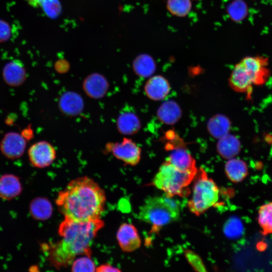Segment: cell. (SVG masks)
<instances>
[{"label": "cell", "mask_w": 272, "mask_h": 272, "mask_svg": "<svg viewBox=\"0 0 272 272\" xmlns=\"http://www.w3.org/2000/svg\"><path fill=\"white\" fill-rule=\"evenodd\" d=\"M227 12L230 18L234 22L243 20L247 13V7L242 0H234L227 7Z\"/></svg>", "instance_id": "25"}, {"label": "cell", "mask_w": 272, "mask_h": 272, "mask_svg": "<svg viewBox=\"0 0 272 272\" xmlns=\"http://www.w3.org/2000/svg\"><path fill=\"white\" fill-rule=\"evenodd\" d=\"M219 197V190L216 184L200 169L194 185L192 196L188 203L190 211L199 215L216 203Z\"/></svg>", "instance_id": "6"}, {"label": "cell", "mask_w": 272, "mask_h": 272, "mask_svg": "<svg viewBox=\"0 0 272 272\" xmlns=\"http://www.w3.org/2000/svg\"><path fill=\"white\" fill-rule=\"evenodd\" d=\"M105 151L131 166L136 165L141 160V149L133 141L127 137L123 138L121 141L107 144Z\"/></svg>", "instance_id": "7"}, {"label": "cell", "mask_w": 272, "mask_h": 272, "mask_svg": "<svg viewBox=\"0 0 272 272\" xmlns=\"http://www.w3.org/2000/svg\"><path fill=\"white\" fill-rule=\"evenodd\" d=\"M186 257L190 263L192 265L194 268H196L198 270H202L201 268H204L202 264L201 260L194 253L189 252L186 254Z\"/></svg>", "instance_id": "31"}, {"label": "cell", "mask_w": 272, "mask_h": 272, "mask_svg": "<svg viewBox=\"0 0 272 272\" xmlns=\"http://www.w3.org/2000/svg\"><path fill=\"white\" fill-rule=\"evenodd\" d=\"M29 212L34 219L45 221L52 216L53 207L47 198L44 197H37L31 201Z\"/></svg>", "instance_id": "18"}, {"label": "cell", "mask_w": 272, "mask_h": 272, "mask_svg": "<svg viewBox=\"0 0 272 272\" xmlns=\"http://www.w3.org/2000/svg\"><path fill=\"white\" fill-rule=\"evenodd\" d=\"M109 88V83L105 77L95 73L88 75L84 80L83 89L89 97L98 99L103 98Z\"/></svg>", "instance_id": "11"}, {"label": "cell", "mask_w": 272, "mask_h": 272, "mask_svg": "<svg viewBox=\"0 0 272 272\" xmlns=\"http://www.w3.org/2000/svg\"><path fill=\"white\" fill-rule=\"evenodd\" d=\"M257 221L263 235L272 234V201L259 207Z\"/></svg>", "instance_id": "24"}, {"label": "cell", "mask_w": 272, "mask_h": 272, "mask_svg": "<svg viewBox=\"0 0 272 272\" xmlns=\"http://www.w3.org/2000/svg\"><path fill=\"white\" fill-rule=\"evenodd\" d=\"M40 8H42L45 15L51 18L57 17L61 11L58 0H44Z\"/></svg>", "instance_id": "29"}, {"label": "cell", "mask_w": 272, "mask_h": 272, "mask_svg": "<svg viewBox=\"0 0 272 272\" xmlns=\"http://www.w3.org/2000/svg\"><path fill=\"white\" fill-rule=\"evenodd\" d=\"M11 29L7 22L0 19V42L6 41L11 36Z\"/></svg>", "instance_id": "30"}, {"label": "cell", "mask_w": 272, "mask_h": 272, "mask_svg": "<svg viewBox=\"0 0 272 272\" xmlns=\"http://www.w3.org/2000/svg\"><path fill=\"white\" fill-rule=\"evenodd\" d=\"M26 142L20 134L15 132L7 133L2 140L0 149L3 154L10 159H16L24 154Z\"/></svg>", "instance_id": "10"}, {"label": "cell", "mask_w": 272, "mask_h": 272, "mask_svg": "<svg viewBox=\"0 0 272 272\" xmlns=\"http://www.w3.org/2000/svg\"><path fill=\"white\" fill-rule=\"evenodd\" d=\"M172 197L165 194L146 199L140 209L138 218L151 225L153 230L176 221L180 215V209Z\"/></svg>", "instance_id": "4"}, {"label": "cell", "mask_w": 272, "mask_h": 272, "mask_svg": "<svg viewBox=\"0 0 272 272\" xmlns=\"http://www.w3.org/2000/svg\"><path fill=\"white\" fill-rule=\"evenodd\" d=\"M28 157L33 166L44 168L49 166L54 162L56 157V152L51 144L41 141L30 147Z\"/></svg>", "instance_id": "8"}, {"label": "cell", "mask_w": 272, "mask_h": 272, "mask_svg": "<svg viewBox=\"0 0 272 272\" xmlns=\"http://www.w3.org/2000/svg\"><path fill=\"white\" fill-rule=\"evenodd\" d=\"M158 118L163 123L173 124L181 116V110L174 101L169 100L164 102L157 111Z\"/></svg>", "instance_id": "21"}, {"label": "cell", "mask_w": 272, "mask_h": 272, "mask_svg": "<svg viewBox=\"0 0 272 272\" xmlns=\"http://www.w3.org/2000/svg\"><path fill=\"white\" fill-rule=\"evenodd\" d=\"M225 171L229 179L235 183L242 181L248 174L246 163L242 160L234 158L227 162Z\"/></svg>", "instance_id": "20"}, {"label": "cell", "mask_w": 272, "mask_h": 272, "mask_svg": "<svg viewBox=\"0 0 272 272\" xmlns=\"http://www.w3.org/2000/svg\"><path fill=\"white\" fill-rule=\"evenodd\" d=\"M231 122L228 118L221 114L213 116L208 123V129L210 134L217 139H220L229 133Z\"/></svg>", "instance_id": "23"}, {"label": "cell", "mask_w": 272, "mask_h": 272, "mask_svg": "<svg viewBox=\"0 0 272 272\" xmlns=\"http://www.w3.org/2000/svg\"><path fill=\"white\" fill-rule=\"evenodd\" d=\"M105 202L104 190L88 176L72 180L58 192L55 200L64 218L80 222L100 218Z\"/></svg>", "instance_id": "1"}, {"label": "cell", "mask_w": 272, "mask_h": 272, "mask_svg": "<svg viewBox=\"0 0 272 272\" xmlns=\"http://www.w3.org/2000/svg\"><path fill=\"white\" fill-rule=\"evenodd\" d=\"M22 185L19 178L13 174H6L0 177V198L11 200L22 192Z\"/></svg>", "instance_id": "15"}, {"label": "cell", "mask_w": 272, "mask_h": 272, "mask_svg": "<svg viewBox=\"0 0 272 272\" xmlns=\"http://www.w3.org/2000/svg\"><path fill=\"white\" fill-rule=\"evenodd\" d=\"M268 59L262 56H248L234 67L229 79L230 87L235 91L249 93L252 85L264 84L269 76Z\"/></svg>", "instance_id": "3"}, {"label": "cell", "mask_w": 272, "mask_h": 272, "mask_svg": "<svg viewBox=\"0 0 272 272\" xmlns=\"http://www.w3.org/2000/svg\"><path fill=\"white\" fill-rule=\"evenodd\" d=\"M3 75L5 81L9 85L15 87L24 82L26 72L23 63L18 59H15L5 65Z\"/></svg>", "instance_id": "14"}, {"label": "cell", "mask_w": 272, "mask_h": 272, "mask_svg": "<svg viewBox=\"0 0 272 272\" xmlns=\"http://www.w3.org/2000/svg\"><path fill=\"white\" fill-rule=\"evenodd\" d=\"M240 149L239 140L229 133L219 139L217 144L218 153L222 157L227 159L234 158L239 153Z\"/></svg>", "instance_id": "19"}, {"label": "cell", "mask_w": 272, "mask_h": 272, "mask_svg": "<svg viewBox=\"0 0 272 272\" xmlns=\"http://www.w3.org/2000/svg\"><path fill=\"white\" fill-rule=\"evenodd\" d=\"M58 105L60 111L69 116L80 114L84 106L82 97L73 91H67L62 94Z\"/></svg>", "instance_id": "13"}, {"label": "cell", "mask_w": 272, "mask_h": 272, "mask_svg": "<svg viewBox=\"0 0 272 272\" xmlns=\"http://www.w3.org/2000/svg\"><path fill=\"white\" fill-rule=\"evenodd\" d=\"M170 86L163 77L158 75L151 77L145 86V92L150 99L159 101L164 99L169 94Z\"/></svg>", "instance_id": "12"}, {"label": "cell", "mask_w": 272, "mask_h": 272, "mask_svg": "<svg viewBox=\"0 0 272 272\" xmlns=\"http://www.w3.org/2000/svg\"><path fill=\"white\" fill-rule=\"evenodd\" d=\"M167 8L172 15L184 17L191 10V3L190 0H168Z\"/></svg>", "instance_id": "26"}, {"label": "cell", "mask_w": 272, "mask_h": 272, "mask_svg": "<svg viewBox=\"0 0 272 272\" xmlns=\"http://www.w3.org/2000/svg\"><path fill=\"white\" fill-rule=\"evenodd\" d=\"M104 226L100 218L84 222L64 218L58 229L61 239L49 248L50 264L59 268L71 265L77 256H91V245Z\"/></svg>", "instance_id": "2"}, {"label": "cell", "mask_w": 272, "mask_h": 272, "mask_svg": "<svg viewBox=\"0 0 272 272\" xmlns=\"http://www.w3.org/2000/svg\"><path fill=\"white\" fill-rule=\"evenodd\" d=\"M225 235L230 238L239 237L243 232V226L240 220L236 217H232L225 223L224 227Z\"/></svg>", "instance_id": "28"}, {"label": "cell", "mask_w": 272, "mask_h": 272, "mask_svg": "<svg viewBox=\"0 0 272 272\" xmlns=\"http://www.w3.org/2000/svg\"><path fill=\"white\" fill-rule=\"evenodd\" d=\"M71 265L72 271H95L96 268L91 256L87 255L76 258Z\"/></svg>", "instance_id": "27"}, {"label": "cell", "mask_w": 272, "mask_h": 272, "mask_svg": "<svg viewBox=\"0 0 272 272\" xmlns=\"http://www.w3.org/2000/svg\"><path fill=\"white\" fill-rule=\"evenodd\" d=\"M116 239L121 250L130 252L138 249L141 244V240L135 227L130 224L124 223L119 227Z\"/></svg>", "instance_id": "9"}, {"label": "cell", "mask_w": 272, "mask_h": 272, "mask_svg": "<svg viewBox=\"0 0 272 272\" xmlns=\"http://www.w3.org/2000/svg\"><path fill=\"white\" fill-rule=\"evenodd\" d=\"M116 125L120 133L130 135L136 133L140 130L141 124L139 117L134 113L124 111L118 115Z\"/></svg>", "instance_id": "17"}, {"label": "cell", "mask_w": 272, "mask_h": 272, "mask_svg": "<svg viewBox=\"0 0 272 272\" xmlns=\"http://www.w3.org/2000/svg\"><path fill=\"white\" fill-rule=\"evenodd\" d=\"M166 160L181 170L197 171L194 159L189 152L183 148L173 149Z\"/></svg>", "instance_id": "16"}, {"label": "cell", "mask_w": 272, "mask_h": 272, "mask_svg": "<svg viewBox=\"0 0 272 272\" xmlns=\"http://www.w3.org/2000/svg\"><path fill=\"white\" fill-rule=\"evenodd\" d=\"M153 58L147 54L139 55L133 60L132 68L135 74L143 78L151 76L156 70Z\"/></svg>", "instance_id": "22"}, {"label": "cell", "mask_w": 272, "mask_h": 272, "mask_svg": "<svg viewBox=\"0 0 272 272\" xmlns=\"http://www.w3.org/2000/svg\"><path fill=\"white\" fill-rule=\"evenodd\" d=\"M121 271L120 269H118L117 267L113 266L109 264L105 263L100 265L99 266L96 267V271L97 272H118Z\"/></svg>", "instance_id": "32"}, {"label": "cell", "mask_w": 272, "mask_h": 272, "mask_svg": "<svg viewBox=\"0 0 272 272\" xmlns=\"http://www.w3.org/2000/svg\"><path fill=\"white\" fill-rule=\"evenodd\" d=\"M29 6L33 8H40L41 3L44 0H25Z\"/></svg>", "instance_id": "33"}, {"label": "cell", "mask_w": 272, "mask_h": 272, "mask_svg": "<svg viewBox=\"0 0 272 272\" xmlns=\"http://www.w3.org/2000/svg\"><path fill=\"white\" fill-rule=\"evenodd\" d=\"M196 173L181 170L166 160L154 176L152 184L169 196H181Z\"/></svg>", "instance_id": "5"}]
</instances>
